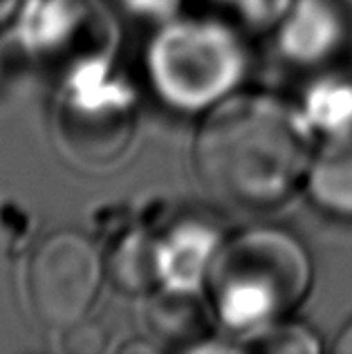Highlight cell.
Returning a JSON list of instances; mask_svg holds the SVG:
<instances>
[{
  "mask_svg": "<svg viewBox=\"0 0 352 354\" xmlns=\"http://www.w3.org/2000/svg\"><path fill=\"white\" fill-rule=\"evenodd\" d=\"M148 77L166 104L200 110L220 104L245 77L247 54L229 27L211 21L171 23L148 48Z\"/></svg>",
  "mask_w": 352,
  "mask_h": 354,
  "instance_id": "obj_3",
  "label": "cell"
},
{
  "mask_svg": "<svg viewBox=\"0 0 352 354\" xmlns=\"http://www.w3.org/2000/svg\"><path fill=\"white\" fill-rule=\"evenodd\" d=\"M207 281L220 321L247 334L276 323L303 301L312 265L287 231L254 227L220 245Z\"/></svg>",
  "mask_w": 352,
  "mask_h": 354,
  "instance_id": "obj_2",
  "label": "cell"
},
{
  "mask_svg": "<svg viewBox=\"0 0 352 354\" xmlns=\"http://www.w3.org/2000/svg\"><path fill=\"white\" fill-rule=\"evenodd\" d=\"M104 265L95 245L77 231L48 236L27 265V301L43 325L68 330L83 321L99 294Z\"/></svg>",
  "mask_w": 352,
  "mask_h": 354,
  "instance_id": "obj_4",
  "label": "cell"
},
{
  "mask_svg": "<svg viewBox=\"0 0 352 354\" xmlns=\"http://www.w3.org/2000/svg\"><path fill=\"white\" fill-rule=\"evenodd\" d=\"M308 119L323 133L346 142L352 133V86L346 83H319L308 97Z\"/></svg>",
  "mask_w": 352,
  "mask_h": 354,
  "instance_id": "obj_11",
  "label": "cell"
},
{
  "mask_svg": "<svg viewBox=\"0 0 352 354\" xmlns=\"http://www.w3.org/2000/svg\"><path fill=\"white\" fill-rule=\"evenodd\" d=\"M213 3L225 7L243 25L267 30V27L281 25L294 0H213Z\"/></svg>",
  "mask_w": 352,
  "mask_h": 354,
  "instance_id": "obj_14",
  "label": "cell"
},
{
  "mask_svg": "<svg viewBox=\"0 0 352 354\" xmlns=\"http://www.w3.org/2000/svg\"><path fill=\"white\" fill-rule=\"evenodd\" d=\"M157 249V276L169 290L196 292L220 249V238L211 227L184 222L173 229Z\"/></svg>",
  "mask_w": 352,
  "mask_h": 354,
  "instance_id": "obj_6",
  "label": "cell"
},
{
  "mask_svg": "<svg viewBox=\"0 0 352 354\" xmlns=\"http://www.w3.org/2000/svg\"><path fill=\"white\" fill-rule=\"evenodd\" d=\"M113 274L126 290H146L157 276V249L153 242L128 240L115 256Z\"/></svg>",
  "mask_w": 352,
  "mask_h": 354,
  "instance_id": "obj_12",
  "label": "cell"
},
{
  "mask_svg": "<svg viewBox=\"0 0 352 354\" xmlns=\"http://www.w3.org/2000/svg\"><path fill=\"white\" fill-rule=\"evenodd\" d=\"M146 316L157 339L166 341L198 339V334L207 328V316L193 298V292L169 290V294L155 296Z\"/></svg>",
  "mask_w": 352,
  "mask_h": 354,
  "instance_id": "obj_10",
  "label": "cell"
},
{
  "mask_svg": "<svg viewBox=\"0 0 352 354\" xmlns=\"http://www.w3.org/2000/svg\"><path fill=\"white\" fill-rule=\"evenodd\" d=\"M335 350L339 354H352V323L348 325L344 332L339 334V341H337Z\"/></svg>",
  "mask_w": 352,
  "mask_h": 354,
  "instance_id": "obj_17",
  "label": "cell"
},
{
  "mask_svg": "<svg viewBox=\"0 0 352 354\" xmlns=\"http://www.w3.org/2000/svg\"><path fill=\"white\" fill-rule=\"evenodd\" d=\"M310 166L308 124L270 95H236L216 104L196 139L200 182L236 207L283 202Z\"/></svg>",
  "mask_w": 352,
  "mask_h": 354,
  "instance_id": "obj_1",
  "label": "cell"
},
{
  "mask_svg": "<svg viewBox=\"0 0 352 354\" xmlns=\"http://www.w3.org/2000/svg\"><path fill=\"white\" fill-rule=\"evenodd\" d=\"M92 14H97L92 0H39L27 9L25 39L34 52L66 57L70 41L74 48L86 43L88 32L83 27L92 23Z\"/></svg>",
  "mask_w": 352,
  "mask_h": 354,
  "instance_id": "obj_8",
  "label": "cell"
},
{
  "mask_svg": "<svg viewBox=\"0 0 352 354\" xmlns=\"http://www.w3.org/2000/svg\"><path fill=\"white\" fill-rule=\"evenodd\" d=\"M70 330V343L68 348L74 352H97L101 348V337L95 328L90 325H83V321L74 323Z\"/></svg>",
  "mask_w": 352,
  "mask_h": 354,
  "instance_id": "obj_16",
  "label": "cell"
},
{
  "mask_svg": "<svg viewBox=\"0 0 352 354\" xmlns=\"http://www.w3.org/2000/svg\"><path fill=\"white\" fill-rule=\"evenodd\" d=\"M339 39L341 21L330 0H294L281 21V50L296 63L326 59Z\"/></svg>",
  "mask_w": 352,
  "mask_h": 354,
  "instance_id": "obj_7",
  "label": "cell"
},
{
  "mask_svg": "<svg viewBox=\"0 0 352 354\" xmlns=\"http://www.w3.org/2000/svg\"><path fill=\"white\" fill-rule=\"evenodd\" d=\"M128 12L142 18H151V21H162L178 12L182 0H119Z\"/></svg>",
  "mask_w": 352,
  "mask_h": 354,
  "instance_id": "obj_15",
  "label": "cell"
},
{
  "mask_svg": "<svg viewBox=\"0 0 352 354\" xmlns=\"http://www.w3.org/2000/svg\"><path fill=\"white\" fill-rule=\"evenodd\" d=\"M18 5H21V0H0V25H5L16 14Z\"/></svg>",
  "mask_w": 352,
  "mask_h": 354,
  "instance_id": "obj_18",
  "label": "cell"
},
{
  "mask_svg": "<svg viewBox=\"0 0 352 354\" xmlns=\"http://www.w3.org/2000/svg\"><path fill=\"white\" fill-rule=\"evenodd\" d=\"M131 95L108 77V61H90L74 68L63 97L59 119L63 135L79 153H113L126 142Z\"/></svg>",
  "mask_w": 352,
  "mask_h": 354,
  "instance_id": "obj_5",
  "label": "cell"
},
{
  "mask_svg": "<svg viewBox=\"0 0 352 354\" xmlns=\"http://www.w3.org/2000/svg\"><path fill=\"white\" fill-rule=\"evenodd\" d=\"M247 350L258 352H317L319 343L299 325L270 323L265 328L247 332Z\"/></svg>",
  "mask_w": 352,
  "mask_h": 354,
  "instance_id": "obj_13",
  "label": "cell"
},
{
  "mask_svg": "<svg viewBox=\"0 0 352 354\" xmlns=\"http://www.w3.org/2000/svg\"><path fill=\"white\" fill-rule=\"evenodd\" d=\"M308 189L321 209L352 218V142H337L310 166Z\"/></svg>",
  "mask_w": 352,
  "mask_h": 354,
  "instance_id": "obj_9",
  "label": "cell"
}]
</instances>
